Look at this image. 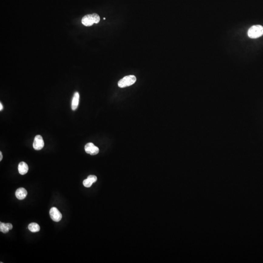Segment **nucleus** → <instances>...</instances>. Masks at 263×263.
Returning <instances> with one entry per match:
<instances>
[{
    "mask_svg": "<svg viewBox=\"0 0 263 263\" xmlns=\"http://www.w3.org/2000/svg\"><path fill=\"white\" fill-rule=\"evenodd\" d=\"M49 214L51 218L55 222H58L62 219V214L56 207H52L50 210Z\"/></svg>",
    "mask_w": 263,
    "mask_h": 263,
    "instance_id": "20e7f679",
    "label": "nucleus"
},
{
    "mask_svg": "<svg viewBox=\"0 0 263 263\" xmlns=\"http://www.w3.org/2000/svg\"><path fill=\"white\" fill-rule=\"evenodd\" d=\"M45 145V143L43 141L42 137L40 135H37L35 137L33 143V147L36 150H40L43 148Z\"/></svg>",
    "mask_w": 263,
    "mask_h": 263,
    "instance_id": "39448f33",
    "label": "nucleus"
},
{
    "mask_svg": "<svg viewBox=\"0 0 263 263\" xmlns=\"http://www.w3.org/2000/svg\"><path fill=\"white\" fill-rule=\"evenodd\" d=\"M3 159V154L2 152H0V161H2Z\"/></svg>",
    "mask_w": 263,
    "mask_h": 263,
    "instance_id": "4468645a",
    "label": "nucleus"
},
{
    "mask_svg": "<svg viewBox=\"0 0 263 263\" xmlns=\"http://www.w3.org/2000/svg\"><path fill=\"white\" fill-rule=\"evenodd\" d=\"M88 179L90 180L92 183H95L97 180V177L96 175H90L87 177Z\"/></svg>",
    "mask_w": 263,
    "mask_h": 263,
    "instance_id": "ddd939ff",
    "label": "nucleus"
},
{
    "mask_svg": "<svg viewBox=\"0 0 263 263\" xmlns=\"http://www.w3.org/2000/svg\"><path fill=\"white\" fill-rule=\"evenodd\" d=\"M29 229L32 232H38L40 231V227L37 223H31L29 225Z\"/></svg>",
    "mask_w": 263,
    "mask_h": 263,
    "instance_id": "9b49d317",
    "label": "nucleus"
},
{
    "mask_svg": "<svg viewBox=\"0 0 263 263\" xmlns=\"http://www.w3.org/2000/svg\"><path fill=\"white\" fill-rule=\"evenodd\" d=\"M263 35V26L260 25H253L248 29V35L250 38L257 39Z\"/></svg>",
    "mask_w": 263,
    "mask_h": 263,
    "instance_id": "f03ea898",
    "label": "nucleus"
},
{
    "mask_svg": "<svg viewBox=\"0 0 263 263\" xmlns=\"http://www.w3.org/2000/svg\"><path fill=\"white\" fill-rule=\"evenodd\" d=\"M92 184H93V183L90 180L88 179V178L84 179L83 181V185H84V187H86V188L90 187L92 185Z\"/></svg>",
    "mask_w": 263,
    "mask_h": 263,
    "instance_id": "f8f14e48",
    "label": "nucleus"
},
{
    "mask_svg": "<svg viewBox=\"0 0 263 263\" xmlns=\"http://www.w3.org/2000/svg\"><path fill=\"white\" fill-rule=\"evenodd\" d=\"M85 151L86 153L91 154L92 156L96 155L99 153V149L98 147L96 146L93 143L90 142L85 145Z\"/></svg>",
    "mask_w": 263,
    "mask_h": 263,
    "instance_id": "423d86ee",
    "label": "nucleus"
},
{
    "mask_svg": "<svg viewBox=\"0 0 263 263\" xmlns=\"http://www.w3.org/2000/svg\"><path fill=\"white\" fill-rule=\"evenodd\" d=\"M18 170L20 174L25 175L29 171V166L25 162H20L18 166Z\"/></svg>",
    "mask_w": 263,
    "mask_h": 263,
    "instance_id": "1a4fd4ad",
    "label": "nucleus"
},
{
    "mask_svg": "<svg viewBox=\"0 0 263 263\" xmlns=\"http://www.w3.org/2000/svg\"><path fill=\"white\" fill-rule=\"evenodd\" d=\"M79 93L76 92L75 93L73 99H72V105L71 107L73 110H76L78 108L79 103Z\"/></svg>",
    "mask_w": 263,
    "mask_h": 263,
    "instance_id": "6e6552de",
    "label": "nucleus"
},
{
    "mask_svg": "<svg viewBox=\"0 0 263 263\" xmlns=\"http://www.w3.org/2000/svg\"><path fill=\"white\" fill-rule=\"evenodd\" d=\"M100 21V17L96 13L88 14L82 18V22L84 26H90L94 24H98Z\"/></svg>",
    "mask_w": 263,
    "mask_h": 263,
    "instance_id": "f257e3e1",
    "label": "nucleus"
},
{
    "mask_svg": "<svg viewBox=\"0 0 263 263\" xmlns=\"http://www.w3.org/2000/svg\"><path fill=\"white\" fill-rule=\"evenodd\" d=\"M3 105H2V103H0V111H2V110H3Z\"/></svg>",
    "mask_w": 263,
    "mask_h": 263,
    "instance_id": "2eb2a0df",
    "label": "nucleus"
},
{
    "mask_svg": "<svg viewBox=\"0 0 263 263\" xmlns=\"http://www.w3.org/2000/svg\"><path fill=\"white\" fill-rule=\"evenodd\" d=\"M137 78L133 75L125 76L118 82V86L120 88H125L130 86L136 83Z\"/></svg>",
    "mask_w": 263,
    "mask_h": 263,
    "instance_id": "7ed1b4c3",
    "label": "nucleus"
},
{
    "mask_svg": "<svg viewBox=\"0 0 263 263\" xmlns=\"http://www.w3.org/2000/svg\"><path fill=\"white\" fill-rule=\"evenodd\" d=\"M13 226L11 223H0V231L4 234L8 233L9 231L11 230Z\"/></svg>",
    "mask_w": 263,
    "mask_h": 263,
    "instance_id": "9d476101",
    "label": "nucleus"
},
{
    "mask_svg": "<svg viewBox=\"0 0 263 263\" xmlns=\"http://www.w3.org/2000/svg\"><path fill=\"white\" fill-rule=\"evenodd\" d=\"M27 192L26 190L24 188H20L16 190L15 195L17 199L19 200H23L27 196Z\"/></svg>",
    "mask_w": 263,
    "mask_h": 263,
    "instance_id": "0eeeda50",
    "label": "nucleus"
}]
</instances>
